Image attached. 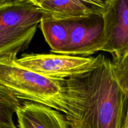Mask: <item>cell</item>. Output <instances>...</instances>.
I'll list each match as a JSON object with an SVG mask.
<instances>
[{
  "label": "cell",
  "mask_w": 128,
  "mask_h": 128,
  "mask_svg": "<svg viewBox=\"0 0 128 128\" xmlns=\"http://www.w3.org/2000/svg\"><path fill=\"white\" fill-rule=\"evenodd\" d=\"M64 82V116L70 128H122L128 98L108 57L104 55L92 71Z\"/></svg>",
  "instance_id": "obj_1"
},
{
  "label": "cell",
  "mask_w": 128,
  "mask_h": 128,
  "mask_svg": "<svg viewBox=\"0 0 128 128\" xmlns=\"http://www.w3.org/2000/svg\"><path fill=\"white\" fill-rule=\"evenodd\" d=\"M17 56L0 58V84L19 100L40 104L64 114V81L44 77L15 62Z\"/></svg>",
  "instance_id": "obj_2"
},
{
  "label": "cell",
  "mask_w": 128,
  "mask_h": 128,
  "mask_svg": "<svg viewBox=\"0 0 128 128\" xmlns=\"http://www.w3.org/2000/svg\"><path fill=\"white\" fill-rule=\"evenodd\" d=\"M104 56L103 54L83 57L55 53H25L14 60L18 64L41 76L64 81L93 70L101 63Z\"/></svg>",
  "instance_id": "obj_3"
},
{
  "label": "cell",
  "mask_w": 128,
  "mask_h": 128,
  "mask_svg": "<svg viewBox=\"0 0 128 128\" xmlns=\"http://www.w3.org/2000/svg\"><path fill=\"white\" fill-rule=\"evenodd\" d=\"M105 45L102 51L110 53L112 60L128 56V0H106L102 12Z\"/></svg>",
  "instance_id": "obj_4"
},
{
  "label": "cell",
  "mask_w": 128,
  "mask_h": 128,
  "mask_svg": "<svg viewBox=\"0 0 128 128\" xmlns=\"http://www.w3.org/2000/svg\"><path fill=\"white\" fill-rule=\"evenodd\" d=\"M69 41L60 54L88 57L102 51L105 45L102 14L68 21Z\"/></svg>",
  "instance_id": "obj_5"
},
{
  "label": "cell",
  "mask_w": 128,
  "mask_h": 128,
  "mask_svg": "<svg viewBox=\"0 0 128 128\" xmlns=\"http://www.w3.org/2000/svg\"><path fill=\"white\" fill-rule=\"evenodd\" d=\"M42 13L32 0H0V35H19L37 29Z\"/></svg>",
  "instance_id": "obj_6"
},
{
  "label": "cell",
  "mask_w": 128,
  "mask_h": 128,
  "mask_svg": "<svg viewBox=\"0 0 128 128\" xmlns=\"http://www.w3.org/2000/svg\"><path fill=\"white\" fill-rule=\"evenodd\" d=\"M42 15L62 21L88 18L101 14L105 1L94 0H32Z\"/></svg>",
  "instance_id": "obj_7"
},
{
  "label": "cell",
  "mask_w": 128,
  "mask_h": 128,
  "mask_svg": "<svg viewBox=\"0 0 128 128\" xmlns=\"http://www.w3.org/2000/svg\"><path fill=\"white\" fill-rule=\"evenodd\" d=\"M16 115L18 128H70L61 112L35 102L25 101Z\"/></svg>",
  "instance_id": "obj_8"
},
{
  "label": "cell",
  "mask_w": 128,
  "mask_h": 128,
  "mask_svg": "<svg viewBox=\"0 0 128 128\" xmlns=\"http://www.w3.org/2000/svg\"><path fill=\"white\" fill-rule=\"evenodd\" d=\"M40 26L51 52L62 53L69 41L68 21L56 20L42 15Z\"/></svg>",
  "instance_id": "obj_9"
},
{
  "label": "cell",
  "mask_w": 128,
  "mask_h": 128,
  "mask_svg": "<svg viewBox=\"0 0 128 128\" xmlns=\"http://www.w3.org/2000/svg\"><path fill=\"white\" fill-rule=\"evenodd\" d=\"M37 29L19 35H0V58L17 56L20 51L28 48Z\"/></svg>",
  "instance_id": "obj_10"
},
{
  "label": "cell",
  "mask_w": 128,
  "mask_h": 128,
  "mask_svg": "<svg viewBox=\"0 0 128 128\" xmlns=\"http://www.w3.org/2000/svg\"><path fill=\"white\" fill-rule=\"evenodd\" d=\"M21 104L10 90L0 84V124H14L12 118Z\"/></svg>",
  "instance_id": "obj_11"
},
{
  "label": "cell",
  "mask_w": 128,
  "mask_h": 128,
  "mask_svg": "<svg viewBox=\"0 0 128 128\" xmlns=\"http://www.w3.org/2000/svg\"><path fill=\"white\" fill-rule=\"evenodd\" d=\"M111 61L115 76L127 96L128 110V56L121 60H112Z\"/></svg>",
  "instance_id": "obj_12"
},
{
  "label": "cell",
  "mask_w": 128,
  "mask_h": 128,
  "mask_svg": "<svg viewBox=\"0 0 128 128\" xmlns=\"http://www.w3.org/2000/svg\"><path fill=\"white\" fill-rule=\"evenodd\" d=\"M0 128H18L15 124H0Z\"/></svg>",
  "instance_id": "obj_13"
},
{
  "label": "cell",
  "mask_w": 128,
  "mask_h": 128,
  "mask_svg": "<svg viewBox=\"0 0 128 128\" xmlns=\"http://www.w3.org/2000/svg\"><path fill=\"white\" fill-rule=\"evenodd\" d=\"M122 128H128V110L127 111L126 118H125L124 122V125Z\"/></svg>",
  "instance_id": "obj_14"
}]
</instances>
